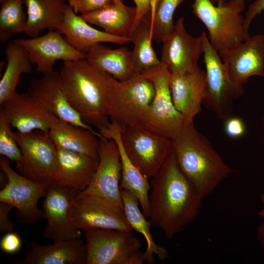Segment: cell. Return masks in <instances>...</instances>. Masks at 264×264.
<instances>
[{
  "label": "cell",
  "instance_id": "1",
  "mask_svg": "<svg viewBox=\"0 0 264 264\" xmlns=\"http://www.w3.org/2000/svg\"><path fill=\"white\" fill-rule=\"evenodd\" d=\"M152 178L149 218L171 240L195 220L203 198L180 169L173 149Z\"/></svg>",
  "mask_w": 264,
  "mask_h": 264
},
{
  "label": "cell",
  "instance_id": "2",
  "mask_svg": "<svg viewBox=\"0 0 264 264\" xmlns=\"http://www.w3.org/2000/svg\"><path fill=\"white\" fill-rule=\"evenodd\" d=\"M60 74L68 100L86 124L98 132L110 124L106 105L115 79L86 59L64 62Z\"/></svg>",
  "mask_w": 264,
  "mask_h": 264
},
{
  "label": "cell",
  "instance_id": "3",
  "mask_svg": "<svg viewBox=\"0 0 264 264\" xmlns=\"http://www.w3.org/2000/svg\"><path fill=\"white\" fill-rule=\"evenodd\" d=\"M172 141L180 169L203 198L235 172L198 131L194 122L185 125Z\"/></svg>",
  "mask_w": 264,
  "mask_h": 264
},
{
  "label": "cell",
  "instance_id": "4",
  "mask_svg": "<svg viewBox=\"0 0 264 264\" xmlns=\"http://www.w3.org/2000/svg\"><path fill=\"white\" fill-rule=\"evenodd\" d=\"M247 0H224L216 5L210 0H194L191 5L196 17L208 31L210 43L218 53L228 50L250 35L241 15Z\"/></svg>",
  "mask_w": 264,
  "mask_h": 264
},
{
  "label": "cell",
  "instance_id": "5",
  "mask_svg": "<svg viewBox=\"0 0 264 264\" xmlns=\"http://www.w3.org/2000/svg\"><path fill=\"white\" fill-rule=\"evenodd\" d=\"M154 95L153 83L142 74L135 73L125 81L115 79L106 105L107 114L121 126L142 129Z\"/></svg>",
  "mask_w": 264,
  "mask_h": 264
},
{
  "label": "cell",
  "instance_id": "6",
  "mask_svg": "<svg viewBox=\"0 0 264 264\" xmlns=\"http://www.w3.org/2000/svg\"><path fill=\"white\" fill-rule=\"evenodd\" d=\"M142 74L154 84L155 95L146 113L142 128L171 139L185 126L183 117L176 109L170 87L171 73L162 63Z\"/></svg>",
  "mask_w": 264,
  "mask_h": 264
},
{
  "label": "cell",
  "instance_id": "7",
  "mask_svg": "<svg viewBox=\"0 0 264 264\" xmlns=\"http://www.w3.org/2000/svg\"><path fill=\"white\" fill-rule=\"evenodd\" d=\"M132 231L96 229L85 231L87 264H142L140 241Z\"/></svg>",
  "mask_w": 264,
  "mask_h": 264
},
{
  "label": "cell",
  "instance_id": "8",
  "mask_svg": "<svg viewBox=\"0 0 264 264\" xmlns=\"http://www.w3.org/2000/svg\"><path fill=\"white\" fill-rule=\"evenodd\" d=\"M203 39V55L205 67L206 95L204 102L220 119L230 116L234 110V101L244 92L243 86L230 78L218 52L209 42L205 31Z\"/></svg>",
  "mask_w": 264,
  "mask_h": 264
},
{
  "label": "cell",
  "instance_id": "9",
  "mask_svg": "<svg viewBox=\"0 0 264 264\" xmlns=\"http://www.w3.org/2000/svg\"><path fill=\"white\" fill-rule=\"evenodd\" d=\"M99 162L87 188L77 196L93 198L124 212L120 186L121 156L118 145L112 139L99 138Z\"/></svg>",
  "mask_w": 264,
  "mask_h": 264
},
{
  "label": "cell",
  "instance_id": "10",
  "mask_svg": "<svg viewBox=\"0 0 264 264\" xmlns=\"http://www.w3.org/2000/svg\"><path fill=\"white\" fill-rule=\"evenodd\" d=\"M22 156L17 166L23 176L35 181L49 183L57 180V147L49 132L36 130L29 133L15 132Z\"/></svg>",
  "mask_w": 264,
  "mask_h": 264
},
{
  "label": "cell",
  "instance_id": "11",
  "mask_svg": "<svg viewBox=\"0 0 264 264\" xmlns=\"http://www.w3.org/2000/svg\"><path fill=\"white\" fill-rule=\"evenodd\" d=\"M120 139L131 161L149 179L156 175L173 149L172 139L143 129L121 126Z\"/></svg>",
  "mask_w": 264,
  "mask_h": 264
},
{
  "label": "cell",
  "instance_id": "12",
  "mask_svg": "<svg viewBox=\"0 0 264 264\" xmlns=\"http://www.w3.org/2000/svg\"><path fill=\"white\" fill-rule=\"evenodd\" d=\"M0 168L8 177V182L0 192V202L12 205L22 223H34L43 217L38 207L39 200L44 197L48 184L28 178L11 168L9 160L0 158Z\"/></svg>",
  "mask_w": 264,
  "mask_h": 264
},
{
  "label": "cell",
  "instance_id": "13",
  "mask_svg": "<svg viewBox=\"0 0 264 264\" xmlns=\"http://www.w3.org/2000/svg\"><path fill=\"white\" fill-rule=\"evenodd\" d=\"M80 192L61 186L56 180L48 184L43 201V217L47 220L44 238L54 242L81 238L82 233L70 218L72 201Z\"/></svg>",
  "mask_w": 264,
  "mask_h": 264
},
{
  "label": "cell",
  "instance_id": "14",
  "mask_svg": "<svg viewBox=\"0 0 264 264\" xmlns=\"http://www.w3.org/2000/svg\"><path fill=\"white\" fill-rule=\"evenodd\" d=\"M27 92L43 110L59 119L99 133L83 121L71 105L60 72L54 70L32 80Z\"/></svg>",
  "mask_w": 264,
  "mask_h": 264
},
{
  "label": "cell",
  "instance_id": "15",
  "mask_svg": "<svg viewBox=\"0 0 264 264\" xmlns=\"http://www.w3.org/2000/svg\"><path fill=\"white\" fill-rule=\"evenodd\" d=\"M162 43L160 62L171 74L193 72L199 67L198 61L203 53L202 36L200 34L194 37L189 34L183 18L177 21Z\"/></svg>",
  "mask_w": 264,
  "mask_h": 264
},
{
  "label": "cell",
  "instance_id": "16",
  "mask_svg": "<svg viewBox=\"0 0 264 264\" xmlns=\"http://www.w3.org/2000/svg\"><path fill=\"white\" fill-rule=\"evenodd\" d=\"M15 41L24 49L32 64L36 65L37 71L44 75L54 71L57 61L86 58V55L70 45L58 30H49L42 36Z\"/></svg>",
  "mask_w": 264,
  "mask_h": 264
},
{
  "label": "cell",
  "instance_id": "17",
  "mask_svg": "<svg viewBox=\"0 0 264 264\" xmlns=\"http://www.w3.org/2000/svg\"><path fill=\"white\" fill-rule=\"evenodd\" d=\"M219 53L231 79L237 84L243 86L253 76L264 79V34L250 36Z\"/></svg>",
  "mask_w": 264,
  "mask_h": 264
},
{
  "label": "cell",
  "instance_id": "18",
  "mask_svg": "<svg viewBox=\"0 0 264 264\" xmlns=\"http://www.w3.org/2000/svg\"><path fill=\"white\" fill-rule=\"evenodd\" d=\"M70 218L78 229L85 231L96 229L133 230L124 212L89 197L77 196L73 199Z\"/></svg>",
  "mask_w": 264,
  "mask_h": 264
},
{
  "label": "cell",
  "instance_id": "19",
  "mask_svg": "<svg viewBox=\"0 0 264 264\" xmlns=\"http://www.w3.org/2000/svg\"><path fill=\"white\" fill-rule=\"evenodd\" d=\"M0 106V113L22 133L36 130L49 132L59 120L43 110L27 92H16Z\"/></svg>",
  "mask_w": 264,
  "mask_h": 264
},
{
  "label": "cell",
  "instance_id": "20",
  "mask_svg": "<svg viewBox=\"0 0 264 264\" xmlns=\"http://www.w3.org/2000/svg\"><path fill=\"white\" fill-rule=\"evenodd\" d=\"M170 87L173 103L185 124L194 122L206 95L205 72L200 67L182 74H171Z\"/></svg>",
  "mask_w": 264,
  "mask_h": 264
},
{
  "label": "cell",
  "instance_id": "21",
  "mask_svg": "<svg viewBox=\"0 0 264 264\" xmlns=\"http://www.w3.org/2000/svg\"><path fill=\"white\" fill-rule=\"evenodd\" d=\"M121 131V125L111 120L109 125L99 133L102 138L112 139L117 143L122 166L120 188L129 191L137 198L142 212L149 218L151 183L148 181L149 178L132 163L125 152L120 139Z\"/></svg>",
  "mask_w": 264,
  "mask_h": 264
},
{
  "label": "cell",
  "instance_id": "22",
  "mask_svg": "<svg viewBox=\"0 0 264 264\" xmlns=\"http://www.w3.org/2000/svg\"><path fill=\"white\" fill-rule=\"evenodd\" d=\"M58 30L65 35L70 45L85 55L93 45L100 43L123 44L131 42L129 37L111 35L92 27L81 16L77 15L69 4Z\"/></svg>",
  "mask_w": 264,
  "mask_h": 264
},
{
  "label": "cell",
  "instance_id": "23",
  "mask_svg": "<svg viewBox=\"0 0 264 264\" xmlns=\"http://www.w3.org/2000/svg\"><path fill=\"white\" fill-rule=\"evenodd\" d=\"M23 259L17 264H87L86 243L81 238L54 242L52 244H31Z\"/></svg>",
  "mask_w": 264,
  "mask_h": 264
},
{
  "label": "cell",
  "instance_id": "24",
  "mask_svg": "<svg viewBox=\"0 0 264 264\" xmlns=\"http://www.w3.org/2000/svg\"><path fill=\"white\" fill-rule=\"evenodd\" d=\"M57 159V182L80 192L89 185L99 162V159L59 147Z\"/></svg>",
  "mask_w": 264,
  "mask_h": 264
},
{
  "label": "cell",
  "instance_id": "25",
  "mask_svg": "<svg viewBox=\"0 0 264 264\" xmlns=\"http://www.w3.org/2000/svg\"><path fill=\"white\" fill-rule=\"evenodd\" d=\"M65 0H23L27 9L24 32L30 38H35L44 29L58 30L68 5Z\"/></svg>",
  "mask_w": 264,
  "mask_h": 264
},
{
  "label": "cell",
  "instance_id": "26",
  "mask_svg": "<svg viewBox=\"0 0 264 264\" xmlns=\"http://www.w3.org/2000/svg\"><path fill=\"white\" fill-rule=\"evenodd\" d=\"M49 134L57 147L99 159V133L59 119Z\"/></svg>",
  "mask_w": 264,
  "mask_h": 264
},
{
  "label": "cell",
  "instance_id": "27",
  "mask_svg": "<svg viewBox=\"0 0 264 264\" xmlns=\"http://www.w3.org/2000/svg\"><path fill=\"white\" fill-rule=\"evenodd\" d=\"M80 16L88 23L100 27L107 33L130 38L135 19L136 10L135 7L120 5L113 2Z\"/></svg>",
  "mask_w": 264,
  "mask_h": 264
},
{
  "label": "cell",
  "instance_id": "28",
  "mask_svg": "<svg viewBox=\"0 0 264 264\" xmlns=\"http://www.w3.org/2000/svg\"><path fill=\"white\" fill-rule=\"evenodd\" d=\"M85 59L119 81L126 80L135 74L131 51L126 47L113 49L97 44L90 48Z\"/></svg>",
  "mask_w": 264,
  "mask_h": 264
},
{
  "label": "cell",
  "instance_id": "29",
  "mask_svg": "<svg viewBox=\"0 0 264 264\" xmlns=\"http://www.w3.org/2000/svg\"><path fill=\"white\" fill-rule=\"evenodd\" d=\"M121 198L124 214L132 228L141 234L147 243V247L144 252L145 262L153 264L155 255L160 261L169 257L167 250L159 246L154 241L151 231L152 225L150 221L146 219L139 208V203L137 198L130 192L121 189Z\"/></svg>",
  "mask_w": 264,
  "mask_h": 264
},
{
  "label": "cell",
  "instance_id": "30",
  "mask_svg": "<svg viewBox=\"0 0 264 264\" xmlns=\"http://www.w3.org/2000/svg\"><path fill=\"white\" fill-rule=\"evenodd\" d=\"M7 65L0 80V105L11 97L17 91L21 75L32 71V63L23 47L15 40L5 48Z\"/></svg>",
  "mask_w": 264,
  "mask_h": 264
},
{
  "label": "cell",
  "instance_id": "31",
  "mask_svg": "<svg viewBox=\"0 0 264 264\" xmlns=\"http://www.w3.org/2000/svg\"><path fill=\"white\" fill-rule=\"evenodd\" d=\"M133 44L132 62L135 73H143L160 65L152 46L153 35L149 25L142 20L130 36Z\"/></svg>",
  "mask_w": 264,
  "mask_h": 264
},
{
  "label": "cell",
  "instance_id": "32",
  "mask_svg": "<svg viewBox=\"0 0 264 264\" xmlns=\"http://www.w3.org/2000/svg\"><path fill=\"white\" fill-rule=\"evenodd\" d=\"M184 0H152L150 12L142 20L148 23L153 39L162 43L173 30V17L177 7Z\"/></svg>",
  "mask_w": 264,
  "mask_h": 264
},
{
  "label": "cell",
  "instance_id": "33",
  "mask_svg": "<svg viewBox=\"0 0 264 264\" xmlns=\"http://www.w3.org/2000/svg\"><path fill=\"white\" fill-rule=\"evenodd\" d=\"M0 11V41L7 42L15 34L24 32L26 16L23 0H5Z\"/></svg>",
  "mask_w": 264,
  "mask_h": 264
},
{
  "label": "cell",
  "instance_id": "34",
  "mask_svg": "<svg viewBox=\"0 0 264 264\" xmlns=\"http://www.w3.org/2000/svg\"><path fill=\"white\" fill-rule=\"evenodd\" d=\"M11 127L0 113V154L10 161H15L17 166L22 163V156Z\"/></svg>",
  "mask_w": 264,
  "mask_h": 264
},
{
  "label": "cell",
  "instance_id": "35",
  "mask_svg": "<svg viewBox=\"0 0 264 264\" xmlns=\"http://www.w3.org/2000/svg\"><path fill=\"white\" fill-rule=\"evenodd\" d=\"M75 13L81 14L102 8L114 2L113 0H68Z\"/></svg>",
  "mask_w": 264,
  "mask_h": 264
},
{
  "label": "cell",
  "instance_id": "36",
  "mask_svg": "<svg viewBox=\"0 0 264 264\" xmlns=\"http://www.w3.org/2000/svg\"><path fill=\"white\" fill-rule=\"evenodd\" d=\"M226 135L232 138H238L244 135L246 127L243 121L238 117L227 118L224 125Z\"/></svg>",
  "mask_w": 264,
  "mask_h": 264
},
{
  "label": "cell",
  "instance_id": "37",
  "mask_svg": "<svg viewBox=\"0 0 264 264\" xmlns=\"http://www.w3.org/2000/svg\"><path fill=\"white\" fill-rule=\"evenodd\" d=\"M22 242L19 235L12 231L6 234L1 239L0 248L7 254H14L21 248Z\"/></svg>",
  "mask_w": 264,
  "mask_h": 264
},
{
  "label": "cell",
  "instance_id": "38",
  "mask_svg": "<svg viewBox=\"0 0 264 264\" xmlns=\"http://www.w3.org/2000/svg\"><path fill=\"white\" fill-rule=\"evenodd\" d=\"M14 207L6 202H0V232H11L14 224L8 219V214Z\"/></svg>",
  "mask_w": 264,
  "mask_h": 264
},
{
  "label": "cell",
  "instance_id": "39",
  "mask_svg": "<svg viewBox=\"0 0 264 264\" xmlns=\"http://www.w3.org/2000/svg\"><path fill=\"white\" fill-rule=\"evenodd\" d=\"M264 11V0H254L248 7L245 14L246 27L249 29L253 20Z\"/></svg>",
  "mask_w": 264,
  "mask_h": 264
},
{
  "label": "cell",
  "instance_id": "40",
  "mask_svg": "<svg viewBox=\"0 0 264 264\" xmlns=\"http://www.w3.org/2000/svg\"><path fill=\"white\" fill-rule=\"evenodd\" d=\"M133 1L135 4V8L136 10V16L133 29L150 12L152 0H133Z\"/></svg>",
  "mask_w": 264,
  "mask_h": 264
},
{
  "label": "cell",
  "instance_id": "41",
  "mask_svg": "<svg viewBox=\"0 0 264 264\" xmlns=\"http://www.w3.org/2000/svg\"><path fill=\"white\" fill-rule=\"evenodd\" d=\"M257 229V239L264 252V218Z\"/></svg>",
  "mask_w": 264,
  "mask_h": 264
},
{
  "label": "cell",
  "instance_id": "42",
  "mask_svg": "<svg viewBox=\"0 0 264 264\" xmlns=\"http://www.w3.org/2000/svg\"><path fill=\"white\" fill-rule=\"evenodd\" d=\"M8 182V177L3 172H1L0 174V188H3L5 187Z\"/></svg>",
  "mask_w": 264,
  "mask_h": 264
},
{
  "label": "cell",
  "instance_id": "43",
  "mask_svg": "<svg viewBox=\"0 0 264 264\" xmlns=\"http://www.w3.org/2000/svg\"><path fill=\"white\" fill-rule=\"evenodd\" d=\"M260 200L262 204V208L258 212V216L261 218H264V192L260 196Z\"/></svg>",
  "mask_w": 264,
  "mask_h": 264
},
{
  "label": "cell",
  "instance_id": "44",
  "mask_svg": "<svg viewBox=\"0 0 264 264\" xmlns=\"http://www.w3.org/2000/svg\"><path fill=\"white\" fill-rule=\"evenodd\" d=\"M211 2L216 5L221 3L224 0H210Z\"/></svg>",
  "mask_w": 264,
  "mask_h": 264
},
{
  "label": "cell",
  "instance_id": "45",
  "mask_svg": "<svg viewBox=\"0 0 264 264\" xmlns=\"http://www.w3.org/2000/svg\"><path fill=\"white\" fill-rule=\"evenodd\" d=\"M114 0V2L116 4L120 5H125L122 0Z\"/></svg>",
  "mask_w": 264,
  "mask_h": 264
},
{
  "label": "cell",
  "instance_id": "46",
  "mask_svg": "<svg viewBox=\"0 0 264 264\" xmlns=\"http://www.w3.org/2000/svg\"><path fill=\"white\" fill-rule=\"evenodd\" d=\"M4 0H0V2L1 3V2H2Z\"/></svg>",
  "mask_w": 264,
  "mask_h": 264
},
{
  "label": "cell",
  "instance_id": "47",
  "mask_svg": "<svg viewBox=\"0 0 264 264\" xmlns=\"http://www.w3.org/2000/svg\"><path fill=\"white\" fill-rule=\"evenodd\" d=\"M263 121H264V118H263Z\"/></svg>",
  "mask_w": 264,
  "mask_h": 264
},
{
  "label": "cell",
  "instance_id": "48",
  "mask_svg": "<svg viewBox=\"0 0 264 264\" xmlns=\"http://www.w3.org/2000/svg\"></svg>",
  "mask_w": 264,
  "mask_h": 264
}]
</instances>
